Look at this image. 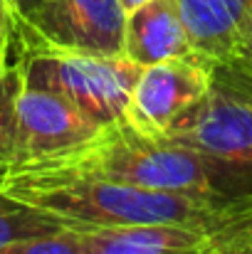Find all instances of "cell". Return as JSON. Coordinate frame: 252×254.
<instances>
[{"label":"cell","instance_id":"obj_1","mask_svg":"<svg viewBox=\"0 0 252 254\" xmlns=\"http://www.w3.org/2000/svg\"><path fill=\"white\" fill-rule=\"evenodd\" d=\"M0 192L65 220L72 230L188 227L223 245L252 232V197L151 190L57 163L7 166Z\"/></svg>","mask_w":252,"mask_h":254},{"label":"cell","instance_id":"obj_2","mask_svg":"<svg viewBox=\"0 0 252 254\" xmlns=\"http://www.w3.org/2000/svg\"><path fill=\"white\" fill-rule=\"evenodd\" d=\"M35 163H57L151 190L228 197L220 190L215 170L203 156L168 138L166 133H154L136 126L126 116L101 126L91 141L77 146L75 151Z\"/></svg>","mask_w":252,"mask_h":254},{"label":"cell","instance_id":"obj_3","mask_svg":"<svg viewBox=\"0 0 252 254\" xmlns=\"http://www.w3.org/2000/svg\"><path fill=\"white\" fill-rule=\"evenodd\" d=\"M208 69V91L166 136L210 163L223 195L252 197V62L230 55Z\"/></svg>","mask_w":252,"mask_h":254},{"label":"cell","instance_id":"obj_4","mask_svg":"<svg viewBox=\"0 0 252 254\" xmlns=\"http://www.w3.org/2000/svg\"><path fill=\"white\" fill-rule=\"evenodd\" d=\"M22 82L60 94L96 126L124 119L141 64L126 57H106L52 47H15Z\"/></svg>","mask_w":252,"mask_h":254},{"label":"cell","instance_id":"obj_5","mask_svg":"<svg viewBox=\"0 0 252 254\" xmlns=\"http://www.w3.org/2000/svg\"><path fill=\"white\" fill-rule=\"evenodd\" d=\"M124 25L119 0H37L30 15H15L12 47L124 57Z\"/></svg>","mask_w":252,"mask_h":254},{"label":"cell","instance_id":"obj_6","mask_svg":"<svg viewBox=\"0 0 252 254\" xmlns=\"http://www.w3.org/2000/svg\"><path fill=\"white\" fill-rule=\"evenodd\" d=\"M15 109L17 141L12 163L57 158L91 141L101 128L60 94L40 86H27L25 82L20 86Z\"/></svg>","mask_w":252,"mask_h":254},{"label":"cell","instance_id":"obj_7","mask_svg":"<svg viewBox=\"0 0 252 254\" xmlns=\"http://www.w3.org/2000/svg\"><path fill=\"white\" fill-rule=\"evenodd\" d=\"M210 86V69L198 57H170L141 67L131 89L126 119L136 126L166 133L170 124L180 119Z\"/></svg>","mask_w":252,"mask_h":254},{"label":"cell","instance_id":"obj_8","mask_svg":"<svg viewBox=\"0 0 252 254\" xmlns=\"http://www.w3.org/2000/svg\"><path fill=\"white\" fill-rule=\"evenodd\" d=\"M121 55L141 67L164 62L170 57H195L178 2L146 0L136 10L126 12Z\"/></svg>","mask_w":252,"mask_h":254},{"label":"cell","instance_id":"obj_9","mask_svg":"<svg viewBox=\"0 0 252 254\" xmlns=\"http://www.w3.org/2000/svg\"><path fill=\"white\" fill-rule=\"evenodd\" d=\"M86 254H213L223 242L188 227L77 230Z\"/></svg>","mask_w":252,"mask_h":254},{"label":"cell","instance_id":"obj_10","mask_svg":"<svg viewBox=\"0 0 252 254\" xmlns=\"http://www.w3.org/2000/svg\"><path fill=\"white\" fill-rule=\"evenodd\" d=\"M190 47L205 64L233 55L250 0H175Z\"/></svg>","mask_w":252,"mask_h":254},{"label":"cell","instance_id":"obj_11","mask_svg":"<svg viewBox=\"0 0 252 254\" xmlns=\"http://www.w3.org/2000/svg\"><path fill=\"white\" fill-rule=\"evenodd\" d=\"M60 230H72V227L50 212H42L27 202L12 200L0 192V247L15 240L52 235Z\"/></svg>","mask_w":252,"mask_h":254},{"label":"cell","instance_id":"obj_12","mask_svg":"<svg viewBox=\"0 0 252 254\" xmlns=\"http://www.w3.org/2000/svg\"><path fill=\"white\" fill-rule=\"evenodd\" d=\"M22 86L20 64L12 62L0 79V163L10 166L15 161V141H17V94Z\"/></svg>","mask_w":252,"mask_h":254},{"label":"cell","instance_id":"obj_13","mask_svg":"<svg viewBox=\"0 0 252 254\" xmlns=\"http://www.w3.org/2000/svg\"><path fill=\"white\" fill-rule=\"evenodd\" d=\"M0 254H86L77 230H60L52 235L25 237L0 247Z\"/></svg>","mask_w":252,"mask_h":254},{"label":"cell","instance_id":"obj_14","mask_svg":"<svg viewBox=\"0 0 252 254\" xmlns=\"http://www.w3.org/2000/svg\"><path fill=\"white\" fill-rule=\"evenodd\" d=\"M15 15H17V0H0V55H7L12 50Z\"/></svg>","mask_w":252,"mask_h":254},{"label":"cell","instance_id":"obj_15","mask_svg":"<svg viewBox=\"0 0 252 254\" xmlns=\"http://www.w3.org/2000/svg\"><path fill=\"white\" fill-rule=\"evenodd\" d=\"M233 55H240L245 60L252 62V0L248 5V12L243 17V25H240V37H238V45L233 50ZM230 57V55H228Z\"/></svg>","mask_w":252,"mask_h":254},{"label":"cell","instance_id":"obj_16","mask_svg":"<svg viewBox=\"0 0 252 254\" xmlns=\"http://www.w3.org/2000/svg\"><path fill=\"white\" fill-rule=\"evenodd\" d=\"M213 254H252V232L248 235H240L225 245H220Z\"/></svg>","mask_w":252,"mask_h":254},{"label":"cell","instance_id":"obj_17","mask_svg":"<svg viewBox=\"0 0 252 254\" xmlns=\"http://www.w3.org/2000/svg\"><path fill=\"white\" fill-rule=\"evenodd\" d=\"M37 0H17V15H30L35 10Z\"/></svg>","mask_w":252,"mask_h":254},{"label":"cell","instance_id":"obj_18","mask_svg":"<svg viewBox=\"0 0 252 254\" xmlns=\"http://www.w3.org/2000/svg\"><path fill=\"white\" fill-rule=\"evenodd\" d=\"M121 2V7H124V12H131V10H136L139 5H144L146 0H119Z\"/></svg>","mask_w":252,"mask_h":254},{"label":"cell","instance_id":"obj_19","mask_svg":"<svg viewBox=\"0 0 252 254\" xmlns=\"http://www.w3.org/2000/svg\"><path fill=\"white\" fill-rule=\"evenodd\" d=\"M7 67H10V64H7V55H0V79H2V74L7 72Z\"/></svg>","mask_w":252,"mask_h":254},{"label":"cell","instance_id":"obj_20","mask_svg":"<svg viewBox=\"0 0 252 254\" xmlns=\"http://www.w3.org/2000/svg\"><path fill=\"white\" fill-rule=\"evenodd\" d=\"M5 170H7V166H2V163H0V183H2V175H5Z\"/></svg>","mask_w":252,"mask_h":254}]
</instances>
